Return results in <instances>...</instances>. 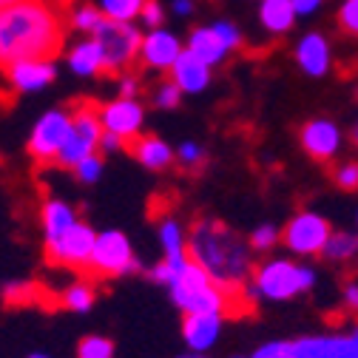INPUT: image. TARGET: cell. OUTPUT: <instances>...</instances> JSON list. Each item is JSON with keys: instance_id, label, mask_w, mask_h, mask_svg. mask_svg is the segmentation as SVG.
<instances>
[{"instance_id": "6da1fadb", "label": "cell", "mask_w": 358, "mask_h": 358, "mask_svg": "<svg viewBox=\"0 0 358 358\" xmlns=\"http://www.w3.org/2000/svg\"><path fill=\"white\" fill-rule=\"evenodd\" d=\"M66 26L55 0H17L0 9V69L26 60H55L63 49Z\"/></svg>"}, {"instance_id": "7a4b0ae2", "label": "cell", "mask_w": 358, "mask_h": 358, "mask_svg": "<svg viewBox=\"0 0 358 358\" xmlns=\"http://www.w3.org/2000/svg\"><path fill=\"white\" fill-rule=\"evenodd\" d=\"M188 253L225 290H239L242 279L250 273V245L222 222H196L188 239Z\"/></svg>"}, {"instance_id": "3957f363", "label": "cell", "mask_w": 358, "mask_h": 358, "mask_svg": "<svg viewBox=\"0 0 358 358\" xmlns=\"http://www.w3.org/2000/svg\"><path fill=\"white\" fill-rule=\"evenodd\" d=\"M168 287H171L173 304L182 310L185 316H191V313H228L231 310V293H242V290L219 287L205 273V267L196 264L194 259L185 264V271L179 273Z\"/></svg>"}, {"instance_id": "277c9868", "label": "cell", "mask_w": 358, "mask_h": 358, "mask_svg": "<svg viewBox=\"0 0 358 358\" xmlns=\"http://www.w3.org/2000/svg\"><path fill=\"white\" fill-rule=\"evenodd\" d=\"M103 117L97 111L94 103H88V100H77L71 106V131H69V140L57 157L55 165L60 168H69L74 171L85 157H92L100 151V140H103Z\"/></svg>"}, {"instance_id": "5b68a950", "label": "cell", "mask_w": 358, "mask_h": 358, "mask_svg": "<svg viewBox=\"0 0 358 358\" xmlns=\"http://www.w3.org/2000/svg\"><path fill=\"white\" fill-rule=\"evenodd\" d=\"M313 285H316L313 267L296 264L287 259H271V262H264L253 276V296L285 301V299H293L299 293H307Z\"/></svg>"}, {"instance_id": "8992f818", "label": "cell", "mask_w": 358, "mask_h": 358, "mask_svg": "<svg viewBox=\"0 0 358 358\" xmlns=\"http://www.w3.org/2000/svg\"><path fill=\"white\" fill-rule=\"evenodd\" d=\"M140 271V262L131 250V242L120 231H103L97 234L92 259H88L85 273L94 279H117L125 273Z\"/></svg>"}, {"instance_id": "52a82bcc", "label": "cell", "mask_w": 358, "mask_h": 358, "mask_svg": "<svg viewBox=\"0 0 358 358\" xmlns=\"http://www.w3.org/2000/svg\"><path fill=\"white\" fill-rule=\"evenodd\" d=\"M92 37L100 40V46H103V55H106V71L103 74H108V77L122 74L134 60H140L143 37L131 23H117V20L106 17Z\"/></svg>"}, {"instance_id": "ba28073f", "label": "cell", "mask_w": 358, "mask_h": 358, "mask_svg": "<svg viewBox=\"0 0 358 358\" xmlns=\"http://www.w3.org/2000/svg\"><path fill=\"white\" fill-rule=\"evenodd\" d=\"M69 131H71V114L69 111H49L37 120V125L31 128V137H29V154L34 162L40 165H49L57 162L66 140H69Z\"/></svg>"}, {"instance_id": "9c48e42d", "label": "cell", "mask_w": 358, "mask_h": 358, "mask_svg": "<svg viewBox=\"0 0 358 358\" xmlns=\"http://www.w3.org/2000/svg\"><path fill=\"white\" fill-rule=\"evenodd\" d=\"M330 236H333L330 222L324 216H319V213H313V210L296 213L287 222L285 234H282L285 245L293 253H299V256H316V253H322Z\"/></svg>"}, {"instance_id": "30bf717a", "label": "cell", "mask_w": 358, "mask_h": 358, "mask_svg": "<svg viewBox=\"0 0 358 358\" xmlns=\"http://www.w3.org/2000/svg\"><path fill=\"white\" fill-rule=\"evenodd\" d=\"M94 242H97L94 228L85 225V222H77L69 234H63L57 242L46 245V259L52 264H57V267L85 271L88 259H92V250H94Z\"/></svg>"}, {"instance_id": "8fae6325", "label": "cell", "mask_w": 358, "mask_h": 358, "mask_svg": "<svg viewBox=\"0 0 358 358\" xmlns=\"http://www.w3.org/2000/svg\"><path fill=\"white\" fill-rule=\"evenodd\" d=\"M293 347L296 358H358V327L344 336H304Z\"/></svg>"}, {"instance_id": "7c38bea8", "label": "cell", "mask_w": 358, "mask_h": 358, "mask_svg": "<svg viewBox=\"0 0 358 358\" xmlns=\"http://www.w3.org/2000/svg\"><path fill=\"white\" fill-rule=\"evenodd\" d=\"M100 117H103V128L117 134V137H122L125 145L140 137V128H143V120H145L143 106L137 100H128V97H117L114 103H108L100 111Z\"/></svg>"}, {"instance_id": "4fadbf2b", "label": "cell", "mask_w": 358, "mask_h": 358, "mask_svg": "<svg viewBox=\"0 0 358 358\" xmlns=\"http://www.w3.org/2000/svg\"><path fill=\"white\" fill-rule=\"evenodd\" d=\"M182 55V46H179L176 34L165 31V29H151L143 37V49H140V63L157 71H171L173 63Z\"/></svg>"}, {"instance_id": "5bb4252c", "label": "cell", "mask_w": 358, "mask_h": 358, "mask_svg": "<svg viewBox=\"0 0 358 358\" xmlns=\"http://www.w3.org/2000/svg\"><path fill=\"white\" fill-rule=\"evenodd\" d=\"M301 148L313 159H330L341 148V131L330 120H310L301 128Z\"/></svg>"}, {"instance_id": "9a60e30c", "label": "cell", "mask_w": 358, "mask_h": 358, "mask_svg": "<svg viewBox=\"0 0 358 358\" xmlns=\"http://www.w3.org/2000/svg\"><path fill=\"white\" fill-rule=\"evenodd\" d=\"M296 63L307 77H324L330 71V63H333L330 40L319 31L304 34L296 46Z\"/></svg>"}, {"instance_id": "2e32d148", "label": "cell", "mask_w": 358, "mask_h": 358, "mask_svg": "<svg viewBox=\"0 0 358 358\" xmlns=\"http://www.w3.org/2000/svg\"><path fill=\"white\" fill-rule=\"evenodd\" d=\"M171 80L179 85L182 94H199L210 83V66L205 60H199L191 49H185L171 69Z\"/></svg>"}, {"instance_id": "e0dca14e", "label": "cell", "mask_w": 358, "mask_h": 358, "mask_svg": "<svg viewBox=\"0 0 358 358\" xmlns=\"http://www.w3.org/2000/svg\"><path fill=\"white\" fill-rule=\"evenodd\" d=\"M219 330H222V313H191V316L182 319V336L194 352L210 350L219 338Z\"/></svg>"}, {"instance_id": "ac0fdd59", "label": "cell", "mask_w": 358, "mask_h": 358, "mask_svg": "<svg viewBox=\"0 0 358 358\" xmlns=\"http://www.w3.org/2000/svg\"><path fill=\"white\" fill-rule=\"evenodd\" d=\"M6 74L17 92H40L43 85H49L57 77V69L52 60H26L6 69Z\"/></svg>"}, {"instance_id": "d6986e66", "label": "cell", "mask_w": 358, "mask_h": 358, "mask_svg": "<svg viewBox=\"0 0 358 358\" xmlns=\"http://www.w3.org/2000/svg\"><path fill=\"white\" fill-rule=\"evenodd\" d=\"M40 222H43V239H46V245H52L63 234H69L80 219H77L71 205H66L60 199H49V202H43V208H40Z\"/></svg>"}, {"instance_id": "ffe728a7", "label": "cell", "mask_w": 358, "mask_h": 358, "mask_svg": "<svg viewBox=\"0 0 358 358\" xmlns=\"http://www.w3.org/2000/svg\"><path fill=\"white\" fill-rule=\"evenodd\" d=\"M131 151V157L137 159L140 165H145L148 171H162L173 162V151L168 143H162L159 137H154V134H140L137 140H131L125 145Z\"/></svg>"}, {"instance_id": "44dd1931", "label": "cell", "mask_w": 358, "mask_h": 358, "mask_svg": "<svg viewBox=\"0 0 358 358\" xmlns=\"http://www.w3.org/2000/svg\"><path fill=\"white\" fill-rule=\"evenodd\" d=\"M188 49H191L199 60H205L208 66L222 63V60L228 57V52H231V46L225 43V37L216 31L213 23H210V26H196V29L191 31V37H188Z\"/></svg>"}, {"instance_id": "7402d4cb", "label": "cell", "mask_w": 358, "mask_h": 358, "mask_svg": "<svg viewBox=\"0 0 358 358\" xmlns=\"http://www.w3.org/2000/svg\"><path fill=\"white\" fill-rule=\"evenodd\" d=\"M296 17L299 12L293 6V0H262L259 6V23L271 34H287L296 26Z\"/></svg>"}, {"instance_id": "603a6c76", "label": "cell", "mask_w": 358, "mask_h": 358, "mask_svg": "<svg viewBox=\"0 0 358 358\" xmlns=\"http://www.w3.org/2000/svg\"><path fill=\"white\" fill-rule=\"evenodd\" d=\"M69 66L71 71L83 74V77H92V74H103L106 71V55H103V46L100 40H83L71 49L69 55Z\"/></svg>"}, {"instance_id": "cb8c5ba5", "label": "cell", "mask_w": 358, "mask_h": 358, "mask_svg": "<svg viewBox=\"0 0 358 358\" xmlns=\"http://www.w3.org/2000/svg\"><path fill=\"white\" fill-rule=\"evenodd\" d=\"M94 299H97L94 285H88V282H77V285H71V287H66V290L60 293V307L74 310V313H85L88 307L94 304Z\"/></svg>"}, {"instance_id": "d4e9b609", "label": "cell", "mask_w": 358, "mask_h": 358, "mask_svg": "<svg viewBox=\"0 0 358 358\" xmlns=\"http://www.w3.org/2000/svg\"><path fill=\"white\" fill-rule=\"evenodd\" d=\"M324 259H330V262H347V259H352L355 253H358V234H350V231H344V234H333L330 239H327V245H324Z\"/></svg>"}, {"instance_id": "484cf974", "label": "cell", "mask_w": 358, "mask_h": 358, "mask_svg": "<svg viewBox=\"0 0 358 358\" xmlns=\"http://www.w3.org/2000/svg\"><path fill=\"white\" fill-rule=\"evenodd\" d=\"M159 242H162V256H182V253H188L185 234H182V228H179V222H173V219H165L159 225Z\"/></svg>"}, {"instance_id": "4316f807", "label": "cell", "mask_w": 358, "mask_h": 358, "mask_svg": "<svg viewBox=\"0 0 358 358\" xmlns=\"http://www.w3.org/2000/svg\"><path fill=\"white\" fill-rule=\"evenodd\" d=\"M145 6V0H100V9L108 20L117 23H131Z\"/></svg>"}, {"instance_id": "83f0119b", "label": "cell", "mask_w": 358, "mask_h": 358, "mask_svg": "<svg viewBox=\"0 0 358 358\" xmlns=\"http://www.w3.org/2000/svg\"><path fill=\"white\" fill-rule=\"evenodd\" d=\"M69 20L77 31H85V34H94L100 29V23L106 20L103 9H94V6H74L69 12Z\"/></svg>"}, {"instance_id": "f1b7e54d", "label": "cell", "mask_w": 358, "mask_h": 358, "mask_svg": "<svg viewBox=\"0 0 358 358\" xmlns=\"http://www.w3.org/2000/svg\"><path fill=\"white\" fill-rule=\"evenodd\" d=\"M77 358H114V344L106 336H85L77 344Z\"/></svg>"}, {"instance_id": "f546056e", "label": "cell", "mask_w": 358, "mask_h": 358, "mask_svg": "<svg viewBox=\"0 0 358 358\" xmlns=\"http://www.w3.org/2000/svg\"><path fill=\"white\" fill-rule=\"evenodd\" d=\"M338 26L344 34L358 37V0H344L338 6Z\"/></svg>"}, {"instance_id": "4dcf8cb0", "label": "cell", "mask_w": 358, "mask_h": 358, "mask_svg": "<svg viewBox=\"0 0 358 358\" xmlns=\"http://www.w3.org/2000/svg\"><path fill=\"white\" fill-rule=\"evenodd\" d=\"M253 358H296L293 341H271L253 352Z\"/></svg>"}, {"instance_id": "1f68e13d", "label": "cell", "mask_w": 358, "mask_h": 358, "mask_svg": "<svg viewBox=\"0 0 358 358\" xmlns=\"http://www.w3.org/2000/svg\"><path fill=\"white\" fill-rule=\"evenodd\" d=\"M100 171H103V157H100V154L85 157V159L74 168V173H77L80 182H94V179L100 176Z\"/></svg>"}, {"instance_id": "d6a6232c", "label": "cell", "mask_w": 358, "mask_h": 358, "mask_svg": "<svg viewBox=\"0 0 358 358\" xmlns=\"http://www.w3.org/2000/svg\"><path fill=\"white\" fill-rule=\"evenodd\" d=\"M179 100H182V92H179V85L173 80L159 85V92H157V106L159 108H176Z\"/></svg>"}, {"instance_id": "836d02e7", "label": "cell", "mask_w": 358, "mask_h": 358, "mask_svg": "<svg viewBox=\"0 0 358 358\" xmlns=\"http://www.w3.org/2000/svg\"><path fill=\"white\" fill-rule=\"evenodd\" d=\"M336 182H338V188H344V191H355V188H358V162H344V165H338Z\"/></svg>"}, {"instance_id": "e575fe53", "label": "cell", "mask_w": 358, "mask_h": 358, "mask_svg": "<svg viewBox=\"0 0 358 358\" xmlns=\"http://www.w3.org/2000/svg\"><path fill=\"white\" fill-rule=\"evenodd\" d=\"M276 239H279V234H276L273 225H262V228L253 231V236H250V248H256V250H267V248H273V245H276Z\"/></svg>"}, {"instance_id": "d590c367", "label": "cell", "mask_w": 358, "mask_h": 358, "mask_svg": "<svg viewBox=\"0 0 358 358\" xmlns=\"http://www.w3.org/2000/svg\"><path fill=\"white\" fill-rule=\"evenodd\" d=\"M176 157L182 159V165H199L205 159V151L196 143H182V145H179V151H176Z\"/></svg>"}, {"instance_id": "8d00e7d4", "label": "cell", "mask_w": 358, "mask_h": 358, "mask_svg": "<svg viewBox=\"0 0 358 358\" xmlns=\"http://www.w3.org/2000/svg\"><path fill=\"white\" fill-rule=\"evenodd\" d=\"M140 17H143L145 26L159 29V23H162V6H159V0H145V6H143V12H140Z\"/></svg>"}, {"instance_id": "74e56055", "label": "cell", "mask_w": 358, "mask_h": 358, "mask_svg": "<svg viewBox=\"0 0 358 358\" xmlns=\"http://www.w3.org/2000/svg\"><path fill=\"white\" fill-rule=\"evenodd\" d=\"M117 148H125V140L122 137H117V134H111V131H106L103 134V140H100V151H117Z\"/></svg>"}, {"instance_id": "f35d334b", "label": "cell", "mask_w": 358, "mask_h": 358, "mask_svg": "<svg viewBox=\"0 0 358 358\" xmlns=\"http://www.w3.org/2000/svg\"><path fill=\"white\" fill-rule=\"evenodd\" d=\"M293 6H296V12H299V17H307V15H313V12H319L322 0H293Z\"/></svg>"}, {"instance_id": "ab89813d", "label": "cell", "mask_w": 358, "mask_h": 358, "mask_svg": "<svg viewBox=\"0 0 358 358\" xmlns=\"http://www.w3.org/2000/svg\"><path fill=\"white\" fill-rule=\"evenodd\" d=\"M134 92H137V80H134V77H122L120 80V97L134 100Z\"/></svg>"}, {"instance_id": "60d3db41", "label": "cell", "mask_w": 358, "mask_h": 358, "mask_svg": "<svg viewBox=\"0 0 358 358\" xmlns=\"http://www.w3.org/2000/svg\"><path fill=\"white\" fill-rule=\"evenodd\" d=\"M344 304H347L350 310H358V285H350V287L344 290Z\"/></svg>"}, {"instance_id": "b9f144b4", "label": "cell", "mask_w": 358, "mask_h": 358, "mask_svg": "<svg viewBox=\"0 0 358 358\" xmlns=\"http://www.w3.org/2000/svg\"><path fill=\"white\" fill-rule=\"evenodd\" d=\"M191 9H194L191 0H173V12L176 15H191Z\"/></svg>"}, {"instance_id": "7bdbcfd3", "label": "cell", "mask_w": 358, "mask_h": 358, "mask_svg": "<svg viewBox=\"0 0 358 358\" xmlns=\"http://www.w3.org/2000/svg\"><path fill=\"white\" fill-rule=\"evenodd\" d=\"M179 358H205L202 352H188V355H179Z\"/></svg>"}, {"instance_id": "ee69618b", "label": "cell", "mask_w": 358, "mask_h": 358, "mask_svg": "<svg viewBox=\"0 0 358 358\" xmlns=\"http://www.w3.org/2000/svg\"><path fill=\"white\" fill-rule=\"evenodd\" d=\"M12 3H17V0H0V9H3V6H12Z\"/></svg>"}, {"instance_id": "f6af8a7d", "label": "cell", "mask_w": 358, "mask_h": 358, "mask_svg": "<svg viewBox=\"0 0 358 358\" xmlns=\"http://www.w3.org/2000/svg\"><path fill=\"white\" fill-rule=\"evenodd\" d=\"M352 140H355V145H358V125H355V131H352Z\"/></svg>"}, {"instance_id": "bcb514c9", "label": "cell", "mask_w": 358, "mask_h": 358, "mask_svg": "<svg viewBox=\"0 0 358 358\" xmlns=\"http://www.w3.org/2000/svg\"><path fill=\"white\" fill-rule=\"evenodd\" d=\"M29 358H49V355H40V352H34V355H29Z\"/></svg>"}]
</instances>
